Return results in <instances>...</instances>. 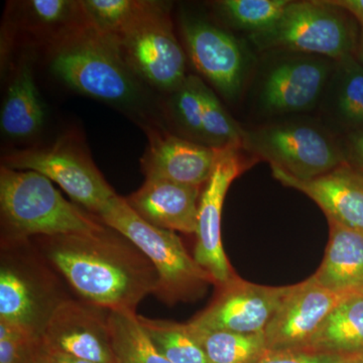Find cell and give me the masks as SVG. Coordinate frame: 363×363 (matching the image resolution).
<instances>
[{
    "mask_svg": "<svg viewBox=\"0 0 363 363\" xmlns=\"http://www.w3.org/2000/svg\"><path fill=\"white\" fill-rule=\"evenodd\" d=\"M289 4L290 0H220L214 7L227 26L252 35L271 28Z\"/></svg>",
    "mask_w": 363,
    "mask_h": 363,
    "instance_id": "obj_28",
    "label": "cell"
},
{
    "mask_svg": "<svg viewBox=\"0 0 363 363\" xmlns=\"http://www.w3.org/2000/svg\"><path fill=\"white\" fill-rule=\"evenodd\" d=\"M35 339L13 325L0 322V363H18Z\"/></svg>",
    "mask_w": 363,
    "mask_h": 363,
    "instance_id": "obj_32",
    "label": "cell"
},
{
    "mask_svg": "<svg viewBox=\"0 0 363 363\" xmlns=\"http://www.w3.org/2000/svg\"><path fill=\"white\" fill-rule=\"evenodd\" d=\"M156 1L149 0H83L88 20L116 40L145 16Z\"/></svg>",
    "mask_w": 363,
    "mask_h": 363,
    "instance_id": "obj_27",
    "label": "cell"
},
{
    "mask_svg": "<svg viewBox=\"0 0 363 363\" xmlns=\"http://www.w3.org/2000/svg\"><path fill=\"white\" fill-rule=\"evenodd\" d=\"M245 130L236 123L209 86L203 91V145L214 149L242 145Z\"/></svg>",
    "mask_w": 363,
    "mask_h": 363,
    "instance_id": "obj_30",
    "label": "cell"
},
{
    "mask_svg": "<svg viewBox=\"0 0 363 363\" xmlns=\"http://www.w3.org/2000/svg\"><path fill=\"white\" fill-rule=\"evenodd\" d=\"M354 355L310 350L269 351L255 363H353Z\"/></svg>",
    "mask_w": 363,
    "mask_h": 363,
    "instance_id": "obj_31",
    "label": "cell"
},
{
    "mask_svg": "<svg viewBox=\"0 0 363 363\" xmlns=\"http://www.w3.org/2000/svg\"><path fill=\"white\" fill-rule=\"evenodd\" d=\"M0 241L85 233L106 224L69 202L45 176L0 168Z\"/></svg>",
    "mask_w": 363,
    "mask_h": 363,
    "instance_id": "obj_3",
    "label": "cell"
},
{
    "mask_svg": "<svg viewBox=\"0 0 363 363\" xmlns=\"http://www.w3.org/2000/svg\"><path fill=\"white\" fill-rule=\"evenodd\" d=\"M255 88L257 109L281 116L312 111L320 104L335 67L333 60L316 55L272 51Z\"/></svg>",
    "mask_w": 363,
    "mask_h": 363,
    "instance_id": "obj_9",
    "label": "cell"
},
{
    "mask_svg": "<svg viewBox=\"0 0 363 363\" xmlns=\"http://www.w3.org/2000/svg\"><path fill=\"white\" fill-rule=\"evenodd\" d=\"M18 363H52L44 350L40 338L35 339L28 346Z\"/></svg>",
    "mask_w": 363,
    "mask_h": 363,
    "instance_id": "obj_34",
    "label": "cell"
},
{
    "mask_svg": "<svg viewBox=\"0 0 363 363\" xmlns=\"http://www.w3.org/2000/svg\"><path fill=\"white\" fill-rule=\"evenodd\" d=\"M97 217L128 238L150 260L157 274L155 296L164 304L199 297L208 284L213 283L175 233L143 220L125 198L116 195Z\"/></svg>",
    "mask_w": 363,
    "mask_h": 363,
    "instance_id": "obj_5",
    "label": "cell"
},
{
    "mask_svg": "<svg viewBox=\"0 0 363 363\" xmlns=\"http://www.w3.org/2000/svg\"><path fill=\"white\" fill-rule=\"evenodd\" d=\"M332 2L348 11L360 28H363V0H332Z\"/></svg>",
    "mask_w": 363,
    "mask_h": 363,
    "instance_id": "obj_35",
    "label": "cell"
},
{
    "mask_svg": "<svg viewBox=\"0 0 363 363\" xmlns=\"http://www.w3.org/2000/svg\"><path fill=\"white\" fill-rule=\"evenodd\" d=\"M149 145L143 155L145 179H162L184 185H205L211 177L218 149L172 135L155 126L145 128Z\"/></svg>",
    "mask_w": 363,
    "mask_h": 363,
    "instance_id": "obj_16",
    "label": "cell"
},
{
    "mask_svg": "<svg viewBox=\"0 0 363 363\" xmlns=\"http://www.w3.org/2000/svg\"><path fill=\"white\" fill-rule=\"evenodd\" d=\"M32 240L71 292L88 304L135 312L143 298L156 293L157 274L150 260L111 227Z\"/></svg>",
    "mask_w": 363,
    "mask_h": 363,
    "instance_id": "obj_1",
    "label": "cell"
},
{
    "mask_svg": "<svg viewBox=\"0 0 363 363\" xmlns=\"http://www.w3.org/2000/svg\"><path fill=\"white\" fill-rule=\"evenodd\" d=\"M306 350L343 355L363 353V295L344 298L325 320Z\"/></svg>",
    "mask_w": 363,
    "mask_h": 363,
    "instance_id": "obj_22",
    "label": "cell"
},
{
    "mask_svg": "<svg viewBox=\"0 0 363 363\" xmlns=\"http://www.w3.org/2000/svg\"><path fill=\"white\" fill-rule=\"evenodd\" d=\"M248 37L259 52H301L338 61L357 56L360 26L332 0L290 1L271 28Z\"/></svg>",
    "mask_w": 363,
    "mask_h": 363,
    "instance_id": "obj_6",
    "label": "cell"
},
{
    "mask_svg": "<svg viewBox=\"0 0 363 363\" xmlns=\"http://www.w3.org/2000/svg\"><path fill=\"white\" fill-rule=\"evenodd\" d=\"M169 4L156 1L149 13L117 42L136 77L164 92L172 93L186 75L185 51L174 33Z\"/></svg>",
    "mask_w": 363,
    "mask_h": 363,
    "instance_id": "obj_10",
    "label": "cell"
},
{
    "mask_svg": "<svg viewBox=\"0 0 363 363\" xmlns=\"http://www.w3.org/2000/svg\"><path fill=\"white\" fill-rule=\"evenodd\" d=\"M140 325L157 350L172 363H210L188 323L138 315Z\"/></svg>",
    "mask_w": 363,
    "mask_h": 363,
    "instance_id": "obj_26",
    "label": "cell"
},
{
    "mask_svg": "<svg viewBox=\"0 0 363 363\" xmlns=\"http://www.w3.org/2000/svg\"><path fill=\"white\" fill-rule=\"evenodd\" d=\"M355 58H357V61L363 66V28H360L359 43H358L357 56H355Z\"/></svg>",
    "mask_w": 363,
    "mask_h": 363,
    "instance_id": "obj_37",
    "label": "cell"
},
{
    "mask_svg": "<svg viewBox=\"0 0 363 363\" xmlns=\"http://www.w3.org/2000/svg\"><path fill=\"white\" fill-rule=\"evenodd\" d=\"M43 346H44V350L52 363H95L71 357V355L66 354V353L61 352V351L51 350V348L45 347L44 344H43Z\"/></svg>",
    "mask_w": 363,
    "mask_h": 363,
    "instance_id": "obj_36",
    "label": "cell"
},
{
    "mask_svg": "<svg viewBox=\"0 0 363 363\" xmlns=\"http://www.w3.org/2000/svg\"><path fill=\"white\" fill-rule=\"evenodd\" d=\"M201 193V187L197 186L147 178L142 187L125 199L152 225L173 233L195 234Z\"/></svg>",
    "mask_w": 363,
    "mask_h": 363,
    "instance_id": "obj_18",
    "label": "cell"
},
{
    "mask_svg": "<svg viewBox=\"0 0 363 363\" xmlns=\"http://www.w3.org/2000/svg\"><path fill=\"white\" fill-rule=\"evenodd\" d=\"M292 286H260L234 278L219 286L210 305L188 323L205 330L264 333Z\"/></svg>",
    "mask_w": 363,
    "mask_h": 363,
    "instance_id": "obj_13",
    "label": "cell"
},
{
    "mask_svg": "<svg viewBox=\"0 0 363 363\" xmlns=\"http://www.w3.org/2000/svg\"><path fill=\"white\" fill-rule=\"evenodd\" d=\"M181 30L198 73L222 97L236 101L255 63L247 45L228 30L197 16H184Z\"/></svg>",
    "mask_w": 363,
    "mask_h": 363,
    "instance_id": "obj_11",
    "label": "cell"
},
{
    "mask_svg": "<svg viewBox=\"0 0 363 363\" xmlns=\"http://www.w3.org/2000/svg\"><path fill=\"white\" fill-rule=\"evenodd\" d=\"M2 166L33 171L58 184L86 211L98 216L117 195L91 159L77 135H66L52 145L16 150L4 157Z\"/></svg>",
    "mask_w": 363,
    "mask_h": 363,
    "instance_id": "obj_8",
    "label": "cell"
},
{
    "mask_svg": "<svg viewBox=\"0 0 363 363\" xmlns=\"http://www.w3.org/2000/svg\"><path fill=\"white\" fill-rule=\"evenodd\" d=\"M49 63L60 80L86 96L121 107L140 100V79L126 63L119 43L87 16L50 43Z\"/></svg>",
    "mask_w": 363,
    "mask_h": 363,
    "instance_id": "obj_2",
    "label": "cell"
},
{
    "mask_svg": "<svg viewBox=\"0 0 363 363\" xmlns=\"http://www.w3.org/2000/svg\"><path fill=\"white\" fill-rule=\"evenodd\" d=\"M109 312L71 298L60 305L43 331L45 347L95 363H116Z\"/></svg>",
    "mask_w": 363,
    "mask_h": 363,
    "instance_id": "obj_14",
    "label": "cell"
},
{
    "mask_svg": "<svg viewBox=\"0 0 363 363\" xmlns=\"http://www.w3.org/2000/svg\"><path fill=\"white\" fill-rule=\"evenodd\" d=\"M189 326L210 363H255L269 352L264 332L243 334Z\"/></svg>",
    "mask_w": 363,
    "mask_h": 363,
    "instance_id": "obj_23",
    "label": "cell"
},
{
    "mask_svg": "<svg viewBox=\"0 0 363 363\" xmlns=\"http://www.w3.org/2000/svg\"><path fill=\"white\" fill-rule=\"evenodd\" d=\"M353 363H363V353L359 355H354L353 358Z\"/></svg>",
    "mask_w": 363,
    "mask_h": 363,
    "instance_id": "obj_38",
    "label": "cell"
},
{
    "mask_svg": "<svg viewBox=\"0 0 363 363\" xmlns=\"http://www.w3.org/2000/svg\"><path fill=\"white\" fill-rule=\"evenodd\" d=\"M201 77L188 75L180 87L171 93L169 112L183 138L203 145V91Z\"/></svg>",
    "mask_w": 363,
    "mask_h": 363,
    "instance_id": "obj_29",
    "label": "cell"
},
{
    "mask_svg": "<svg viewBox=\"0 0 363 363\" xmlns=\"http://www.w3.org/2000/svg\"><path fill=\"white\" fill-rule=\"evenodd\" d=\"M242 147L301 181L345 164L339 136L311 119L291 118L245 130Z\"/></svg>",
    "mask_w": 363,
    "mask_h": 363,
    "instance_id": "obj_7",
    "label": "cell"
},
{
    "mask_svg": "<svg viewBox=\"0 0 363 363\" xmlns=\"http://www.w3.org/2000/svg\"><path fill=\"white\" fill-rule=\"evenodd\" d=\"M21 4V21L26 30L47 38L49 43L86 18L81 1L30 0Z\"/></svg>",
    "mask_w": 363,
    "mask_h": 363,
    "instance_id": "obj_24",
    "label": "cell"
},
{
    "mask_svg": "<svg viewBox=\"0 0 363 363\" xmlns=\"http://www.w3.org/2000/svg\"><path fill=\"white\" fill-rule=\"evenodd\" d=\"M359 293H360V294H362V295H363V288L362 289V290H360V292H359Z\"/></svg>",
    "mask_w": 363,
    "mask_h": 363,
    "instance_id": "obj_39",
    "label": "cell"
},
{
    "mask_svg": "<svg viewBox=\"0 0 363 363\" xmlns=\"http://www.w3.org/2000/svg\"><path fill=\"white\" fill-rule=\"evenodd\" d=\"M345 164L363 177V130L339 136Z\"/></svg>",
    "mask_w": 363,
    "mask_h": 363,
    "instance_id": "obj_33",
    "label": "cell"
},
{
    "mask_svg": "<svg viewBox=\"0 0 363 363\" xmlns=\"http://www.w3.org/2000/svg\"><path fill=\"white\" fill-rule=\"evenodd\" d=\"M350 295L331 292L313 277L293 286L264 331L267 350H306L327 317Z\"/></svg>",
    "mask_w": 363,
    "mask_h": 363,
    "instance_id": "obj_15",
    "label": "cell"
},
{
    "mask_svg": "<svg viewBox=\"0 0 363 363\" xmlns=\"http://www.w3.org/2000/svg\"><path fill=\"white\" fill-rule=\"evenodd\" d=\"M70 291L32 238L0 241V322L40 338Z\"/></svg>",
    "mask_w": 363,
    "mask_h": 363,
    "instance_id": "obj_4",
    "label": "cell"
},
{
    "mask_svg": "<svg viewBox=\"0 0 363 363\" xmlns=\"http://www.w3.org/2000/svg\"><path fill=\"white\" fill-rule=\"evenodd\" d=\"M243 152L240 145L218 149L213 172L200 196L193 257L218 286L235 278L222 243V209L226 194L233 182L259 161Z\"/></svg>",
    "mask_w": 363,
    "mask_h": 363,
    "instance_id": "obj_12",
    "label": "cell"
},
{
    "mask_svg": "<svg viewBox=\"0 0 363 363\" xmlns=\"http://www.w3.org/2000/svg\"><path fill=\"white\" fill-rule=\"evenodd\" d=\"M45 109L33 78L32 62L25 57L14 71L0 112L2 133L11 138H28L44 126Z\"/></svg>",
    "mask_w": 363,
    "mask_h": 363,
    "instance_id": "obj_21",
    "label": "cell"
},
{
    "mask_svg": "<svg viewBox=\"0 0 363 363\" xmlns=\"http://www.w3.org/2000/svg\"><path fill=\"white\" fill-rule=\"evenodd\" d=\"M323 262L313 278L331 292L350 295L363 288V233L329 222Z\"/></svg>",
    "mask_w": 363,
    "mask_h": 363,
    "instance_id": "obj_19",
    "label": "cell"
},
{
    "mask_svg": "<svg viewBox=\"0 0 363 363\" xmlns=\"http://www.w3.org/2000/svg\"><path fill=\"white\" fill-rule=\"evenodd\" d=\"M116 363H172L143 330L135 312H109Z\"/></svg>",
    "mask_w": 363,
    "mask_h": 363,
    "instance_id": "obj_25",
    "label": "cell"
},
{
    "mask_svg": "<svg viewBox=\"0 0 363 363\" xmlns=\"http://www.w3.org/2000/svg\"><path fill=\"white\" fill-rule=\"evenodd\" d=\"M271 169L272 176L283 185L316 203L328 222L363 233V177L347 164L308 181L297 180L276 167Z\"/></svg>",
    "mask_w": 363,
    "mask_h": 363,
    "instance_id": "obj_17",
    "label": "cell"
},
{
    "mask_svg": "<svg viewBox=\"0 0 363 363\" xmlns=\"http://www.w3.org/2000/svg\"><path fill=\"white\" fill-rule=\"evenodd\" d=\"M320 102L340 135L363 130V66L355 56L335 62Z\"/></svg>",
    "mask_w": 363,
    "mask_h": 363,
    "instance_id": "obj_20",
    "label": "cell"
}]
</instances>
